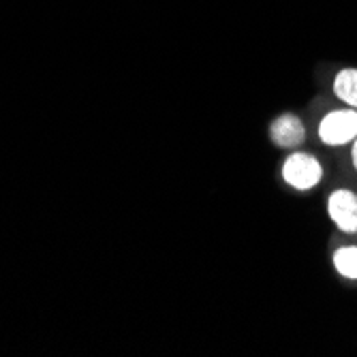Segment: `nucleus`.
<instances>
[{"label": "nucleus", "instance_id": "nucleus-7", "mask_svg": "<svg viewBox=\"0 0 357 357\" xmlns=\"http://www.w3.org/2000/svg\"><path fill=\"white\" fill-rule=\"evenodd\" d=\"M351 163H353V169L357 172V139L351 144Z\"/></svg>", "mask_w": 357, "mask_h": 357}, {"label": "nucleus", "instance_id": "nucleus-1", "mask_svg": "<svg viewBox=\"0 0 357 357\" xmlns=\"http://www.w3.org/2000/svg\"><path fill=\"white\" fill-rule=\"evenodd\" d=\"M282 180L296 190H312L323 180V165L314 154L296 150L284 158Z\"/></svg>", "mask_w": 357, "mask_h": 357}, {"label": "nucleus", "instance_id": "nucleus-4", "mask_svg": "<svg viewBox=\"0 0 357 357\" xmlns=\"http://www.w3.org/2000/svg\"><path fill=\"white\" fill-rule=\"evenodd\" d=\"M270 139L274 146L282 150L300 148L306 139V126L300 116L296 114H280L270 124Z\"/></svg>", "mask_w": 357, "mask_h": 357}, {"label": "nucleus", "instance_id": "nucleus-5", "mask_svg": "<svg viewBox=\"0 0 357 357\" xmlns=\"http://www.w3.org/2000/svg\"><path fill=\"white\" fill-rule=\"evenodd\" d=\"M332 90L338 101H342L347 107L357 109V69L353 67L340 69L334 77Z\"/></svg>", "mask_w": 357, "mask_h": 357}, {"label": "nucleus", "instance_id": "nucleus-3", "mask_svg": "<svg viewBox=\"0 0 357 357\" xmlns=\"http://www.w3.org/2000/svg\"><path fill=\"white\" fill-rule=\"evenodd\" d=\"M328 216L342 234H357V192L336 188L328 197Z\"/></svg>", "mask_w": 357, "mask_h": 357}, {"label": "nucleus", "instance_id": "nucleus-2", "mask_svg": "<svg viewBox=\"0 0 357 357\" xmlns=\"http://www.w3.org/2000/svg\"><path fill=\"white\" fill-rule=\"evenodd\" d=\"M317 135L323 144L332 148L353 144L357 139V109L347 107L326 114L317 126Z\"/></svg>", "mask_w": 357, "mask_h": 357}, {"label": "nucleus", "instance_id": "nucleus-6", "mask_svg": "<svg viewBox=\"0 0 357 357\" xmlns=\"http://www.w3.org/2000/svg\"><path fill=\"white\" fill-rule=\"evenodd\" d=\"M334 270L347 278V280H357V246H340L332 255Z\"/></svg>", "mask_w": 357, "mask_h": 357}]
</instances>
